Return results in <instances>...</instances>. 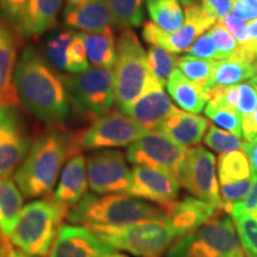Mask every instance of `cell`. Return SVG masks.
Masks as SVG:
<instances>
[{"mask_svg": "<svg viewBox=\"0 0 257 257\" xmlns=\"http://www.w3.org/2000/svg\"><path fill=\"white\" fill-rule=\"evenodd\" d=\"M14 82L21 101L47 124H61L70 114V94L64 79L56 75L32 47L17 62Z\"/></svg>", "mask_w": 257, "mask_h": 257, "instance_id": "cell-1", "label": "cell"}, {"mask_svg": "<svg viewBox=\"0 0 257 257\" xmlns=\"http://www.w3.org/2000/svg\"><path fill=\"white\" fill-rule=\"evenodd\" d=\"M78 153L73 138L55 128L47 131L36 142L14 174L25 198L47 197L59 181L63 163Z\"/></svg>", "mask_w": 257, "mask_h": 257, "instance_id": "cell-2", "label": "cell"}, {"mask_svg": "<svg viewBox=\"0 0 257 257\" xmlns=\"http://www.w3.org/2000/svg\"><path fill=\"white\" fill-rule=\"evenodd\" d=\"M165 208L130 194H86L69 208L67 219L82 226H123L147 219H165Z\"/></svg>", "mask_w": 257, "mask_h": 257, "instance_id": "cell-3", "label": "cell"}, {"mask_svg": "<svg viewBox=\"0 0 257 257\" xmlns=\"http://www.w3.org/2000/svg\"><path fill=\"white\" fill-rule=\"evenodd\" d=\"M67 213L68 210L53 199L29 202L22 210L10 242L27 255L47 256Z\"/></svg>", "mask_w": 257, "mask_h": 257, "instance_id": "cell-4", "label": "cell"}, {"mask_svg": "<svg viewBox=\"0 0 257 257\" xmlns=\"http://www.w3.org/2000/svg\"><path fill=\"white\" fill-rule=\"evenodd\" d=\"M88 229L113 250L141 257H160L176 238L165 219L141 220L123 226H88Z\"/></svg>", "mask_w": 257, "mask_h": 257, "instance_id": "cell-5", "label": "cell"}, {"mask_svg": "<svg viewBox=\"0 0 257 257\" xmlns=\"http://www.w3.org/2000/svg\"><path fill=\"white\" fill-rule=\"evenodd\" d=\"M166 257H246L232 218L213 216L197 230L180 237Z\"/></svg>", "mask_w": 257, "mask_h": 257, "instance_id": "cell-6", "label": "cell"}, {"mask_svg": "<svg viewBox=\"0 0 257 257\" xmlns=\"http://www.w3.org/2000/svg\"><path fill=\"white\" fill-rule=\"evenodd\" d=\"M113 74L115 102L123 111L142 94L150 76L146 50L130 29L121 32L117 41Z\"/></svg>", "mask_w": 257, "mask_h": 257, "instance_id": "cell-7", "label": "cell"}, {"mask_svg": "<svg viewBox=\"0 0 257 257\" xmlns=\"http://www.w3.org/2000/svg\"><path fill=\"white\" fill-rule=\"evenodd\" d=\"M149 131L124 112L112 111L99 115L91 126L73 141L76 152L108 149L128 147Z\"/></svg>", "mask_w": 257, "mask_h": 257, "instance_id": "cell-8", "label": "cell"}, {"mask_svg": "<svg viewBox=\"0 0 257 257\" xmlns=\"http://www.w3.org/2000/svg\"><path fill=\"white\" fill-rule=\"evenodd\" d=\"M69 94L83 111L99 115L107 113L115 101L113 68L92 66L85 72L64 76Z\"/></svg>", "mask_w": 257, "mask_h": 257, "instance_id": "cell-9", "label": "cell"}, {"mask_svg": "<svg viewBox=\"0 0 257 257\" xmlns=\"http://www.w3.org/2000/svg\"><path fill=\"white\" fill-rule=\"evenodd\" d=\"M217 22V18L201 3H194L185 6V23L178 31L167 32L153 22H147L143 25L142 36L152 46L162 47L178 54L187 50L193 42Z\"/></svg>", "mask_w": 257, "mask_h": 257, "instance_id": "cell-10", "label": "cell"}, {"mask_svg": "<svg viewBox=\"0 0 257 257\" xmlns=\"http://www.w3.org/2000/svg\"><path fill=\"white\" fill-rule=\"evenodd\" d=\"M186 153L187 148L173 142L159 130H150L127 147L126 160L134 166L163 170L179 180Z\"/></svg>", "mask_w": 257, "mask_h": 257, "instance_id": "cell-11", "label": "cell"}, {"mask_svg": "<svg viewBox=\"0 0 257 257\" xmlns=\"http://www.w3.org/2000/svg\"><path fill=\"white\" fill-rule=\"evenodd\" d=\"M88 186L95 194H128L133 170L119 150L101 149L86 161Z\"/></svg>", "mask_w": 257, "mask_h": 257, "instance_id": "cell-12", "label": "cell"}, {"mask_svg": "<svg viewBox=\"0 0 257 257\" xmlns=\"http://www.w3.org/2000/svg\"><path fill=\"white\" fill-rule=\"evenodd\" d=\"M179 182L195 198L223 206L218 186L216 157L202 147L188 148L180 169Z\"/></svg>", "mask_w": 257, "mask_h": 257, "instance_id": "cell-13", "label": "cell"}, {"mask_svg": "<svg viewBox=\"0 0 257 257\" xmlns=\"http://www.w3.org/2000/svg\"><path fill=\"white\" fill-rule=\"evenodd\" d=\"M30 149V138L16 107H0V178H11Z\"/></svg>", "mask_w": 257, "mask_h": 257, "instance_id": "cell-14", "label": "cell"}, {"mask_svg": "<svg viewBox=\"0 0 257 257\" xmlns=\"http://www.w3.org/2000/svg\"><path fill=\"white\" fill-rule=\"evenodd\" d=\"M179 108L165 92V85L150 74L146 88L133 104L123 111L148 130H157Z\"/></svg>", "mask_w": 257, "mask_h": 257, "instance_id": "cell-15", "label": "cell"}, {"mask_svg": "<svg viewBox=\"0 0 257 257\" xmlns=\"http://www.w3.org/2000/svg\"><path fill=\"white\" fill-rule=\"evenodd\" d=\"M180 182L175 176L144 166H135L128 194L143 200L154 201L162 208L168 207L178 198Z\"/></svg>", "mask_w": 257, "mask_h": 257, "instance_id": "cell-16", "label": "cell"}, {"mask_svg": "<svg viewBox=\"0 0 257 257\" xmlns=\"http://www.w3.org/2000/svg\"><path fill=\"white\" fill-rule=\"evenodd\" d=\"M114 250L95 236L88 227L61 224L49 257H108Z\"/></svg>", "mask_w": 257, "mask_h": 257, "instance_id": "cell-17", "label": "cell"}, {"mask_svg": "<svg viewBox=\"0 0 257 257\" xmlns=\"http://www.w3.org/2000/svg\"><path fill=\"white\" fill-rule=\"evenodd\" d=\"M218 208L220 207L198 198H185L165 208V220L176 237H182L216 216Z\"/></svg>", "mask_w": 257, "mask_h": 257, "instance_id": "cell-18", "label": "cell"}, {"mask_svg": "<svg viewBox=\"0 0 257 257\" xmlns=\"http://www.w3.org/2000/svg\"><path fill=\"white\" fill-rule=\"evenodd\" d=\"M88 187L86 160L81 154L75 153L67 160L61 170L57 187L51 199L69 211L85 198Z\"/></svg>", "mask_w": 257, "mask_h": 257, "instance_id": "cell-19", "label": "cell"}, {"mask_svg": "<svg viewBox=\"0 0 257 257\" xmlns=\"http://www.w3.org/2000/svg\"><path fill=\"white\" fill-rule=\"evenodd\" d=\"M63 17L69 28L82 32H100L113 25L105 0H68Z\"/></svg>", "mask_w": 257, "mask_h": 257, "instance_id": "cell-20", "label": "cell"}, {"mask_svg": "<svg viewBox=\"0 0 257 257\" xmlns=\"http://www.w3.org/2000/svg\"><path fill=\"white\" fill-rule=\"evenodd\" d=\"M16 50L14 32L0 18V107H16L22 102L14 82Z\"/></svg>", "mask_w": 257, "mask_h": 257, "instance_id": "cell-21", "label": "cell"}, {"mask_svg": "<svg viewBox=\"0 0 257 257\" xmlns=\"http://www.w3.org/2000/svg\"><path fill=\"white\" fill-rule=\"evenodd\" d=\"M210 123L206 118L178 110L169 115L157 130L173 142L188 149L200 143Z\"/></svg>", "mask_w": 257, "mask_h": 257, "instance_id": "cell-22", "label": "cell"}, {"mask_svg": "<svg viewBox=\"0 0 257 257\" xmlns=\"http://www.w3.org/2000/svg\"><path fill=\"white\" fill-rule=\"evenodd\" d=\"M166 87L175 104L189 113L198 114L210 100V94L206 89L188 79L179 68H175L170 74Z\"/></svg>", "mask_w": 257, "mask_h": 257, "instance_id": "cell-23", "label": "cell"}, {"mask_svg": "<svg viewBox=\"0 0 257 257\" xmlns=\"http://www.w3.org/2000/svg\"><path fill=\"white\" fill-rule=\"evenodd\" d=\"M62 8V0H30L19 35L23 37L40 36L55 24Z\"/></svg>", "mask_w": 257, "mask_h": 257, "instance_id": "cell-24", "label": "cell"}, {"mask_svg": "<svg viewBox=\"0 0 257 257\" xmlns=\"http://www.w3.org/2000/svg\"><path fill=\"white\" fill-rule=\"evenodd\" d=\"M257 70V64L248 59L233 56L230 59L216 61L212 78L207 85V92L219 86H233L252 79Z\"/></svg>", "mask_w": 257, "mask_h": 257, "instance_id": "cell-25", "label": "cell"}, {"mask_svg": "<svg viewBox=\"0 0 257 257\" xmlns=\"http://www.w3.org/2000/svg\"><path fill=\"white\" fill-rule=\"evenodd\" d=\"M23 193L10 178H0V230L10 239L23 210Z\"/></svg>", "mask_w": 257, "mask_h": 257, "instance_id": "cell-26", "label": "cell"}, {"mask_svg": "<svg viewBox=\"0 0 257 257\" xmlns=\"http://www.w3.org/2000/svg\"><path fill=\"white\" fill-rule=\"evenodd\" d=\"M85 42L88 61L93 66L113 68L117 59V42L112 28L100 32H80Z\"/></svg>", "mask_w": 257, "mask_h": 257, "instance_id": "cell-27", "label": "cell"}, {"mask_svg": "<svg viewBox=\"0 0 257 257\" xmlns=\"http://www.w3.org/2000/svg\"><path fill=\"white\" fill-rule=\"evenodd\" d=\"M153 23L167 32H175L185 23V11L180 0H146Z\"/></svg>", "mask_w": 257, "mask_h": 257, "instance_id": "cell-28", "label": "cell"}, {"mask_svg": "<svg viewBox=\"0 0 257 257\" xmlns=\"http://www.w3.org/2000/svg\"><path fill=\"white\" fill-rule=\"evenodd\" d=\"M218 174L220 184L251 178L249 157L244 150L220 154L218 157Z\"/></svg>", "mask_w": 257, "mask_h": 257, "instance_id": "cell-29", "label": "cell"}, {"mask_svg": "<svg viewBox=\"0 0 257 257\" xmlns=\"http://www.w3.org/2000/svg\"><path fill=\"white\" fill-rule=\"evenodd\" d=\"M113 21V27L125 29L140 27L144 19L146 0H105Z\"/></svg>", "mask_w": 257, "mask_h": 257, "instance_id": "cell-30", "label": "cell"}, {"mask_svg": "<svg viewBox=\"0 0 257 257\" xmlns=\"http://www.w3.org/2000/svg\"><path fill=\"white\" fill-rule=\"evenodd\" d=\"M178 56L162 47L152 46L147 51V63L149 73L166 86L175 66H178Z\"/></svg>", "mask_w": 257, "mask_h": 257, "instance_id": "cell-31", "label": "cell"}, {"mask_svg": "<svg viewBox=\"0 0 257 257\" xmlns=\"http://www.w3.org/2000/svg\"><path fill=\"white\" fill-rule=\"evenodd\" d=\"M214 66H216V61L198 59V57L189 55L182 56L181 59L178 60V68L188 79L199 83L205 89H206L208 82L212 78Z\"/></svg>", "mask_w": 257, "mask_h": 257, "instance_id": "cell-32", "label": "cell"}, {"mask_svg": "<svg viewBox=\"0 0 257 257\" xmlns=\"http://www.w3.org/2000/svg\"><path fill=\"white\" fill-rule=\"evenodd\" d=\"M204 143L214 152L227 154L236 150H243L245 141L230 131L211 125L204 136Z\"/></svg>", "mask_w": 257, "mask_h": 257, "instance_id": "cell-33", "label": "cell"}, {"mask_svg": "<svg viewBox=\"0 0 257 257\" xmlns=\"http://www.w3.org/2000/svg\"><path fill=\"white\" fill-rule=\"evenodd\" d=\"M246 257H257V217L252 214L231 216Z\"/></svg>", "mask_w": 257, "mask_h": 257, "instance_id": "cell-34", "label": "cell"}, {"mask_svg": "<svg viewBox=\"0 0 257 257\" xmlns=\"http://www.w3.org/2000/svg\"><path fill=\"white\" fill-rule=\"evenodd\" d=\"M205 114L218 126L242 137V117L237 110L230 107H220V106L207 102V105L205 106Z\"/></svg>", "mask_w": 257, "mask_h": 257, "instance_id": "cell-35", "label": "cell"}, {"mask_svg": "<svg viewBox=\"0 0 257 257\" xmlns=\"http://www.w3.org/2000/svg\"><path fill=\"white\" fill-rule=\"evenodd\" d=\"M208 32L213 38L217 49L223 56V59H230L233 56H243V50L238 42L234 40L231 32L225 27L223 21H218Z\"/></svg>", "mask_w": 257, "mask_h": 257, "instance_id": "cell-36", "label": "cell"}, {"mask_svg": "<svg viewBox=\"0 0 257 257\" xmlns=\"http://www.w3.org/2000/svg\"><path fill=\"white\" fill-rule=\"evenodd\" d=\"M75 36L72 30L61 31L53 36L47 44V57L49 62L57 69L66 70L67 48Z\"/></svg>", "mask_w": 257, "mask_h": 257, "instance_id": "cell-37", "label": "cell"}, {"mask_svg": "<svg viewBox=\"0 0 257 257\" xmlns=\"http://www.w3.org/2000/svg\"><path fill=\"white\" fill-rule=\"evenodd\" d=\"M89 68V61L86 51L85 42L81 34L75 32V36L67 48L66 54V72L79 74Z\"/></svg>", "mask_w": 257, "mask_h": 257, "instance_id": "cell-38", "label": "cell"}, {"mask_svg": "<svg viewBox=\"0 0 257 257\" xmlns=\"http://www.w3.org/2000/svg\"><path fill=\"white\" fill-rule=\"evenodd\" d=\"M253 182L255 180L251 176V178L239 180V181L220 184V198L223 202L221 207L243 201L251 191Z\"/></svg>", "mask_w": 257, "mask_h": 257, "instance_id": "cell-39", "label": "cell"}, {"mask_svg": "<svg viewBox=\"0 0 257 257\" xmlns=\"http://www.w3.org/2000/svg\"><path fill=\"white\" fill-rule=\"evenodd\" d=\"M30 0H0V12L8 23L19 31L23 24Z\"/></svg>", "mask_w": 257, "mask_h": 257, "instance_id": "cell-40", "label": "cell"}, {"mask_svg": "<svg viewBox=\"0 0 257 257\" xmlns=\"http://www.w3.org/2000/svg\"><path fill=\"white\" fill-rule=\"evenodd\" d=\"M186 51H187V55L198 57V59L213 61L224 60L221 54L219 53V50L217 49L213 38H212L211 34L208 31L202 34L200 37H198Z\"/></svg>", "mask_w": 257, "mask_h": 257, "instance_id": "cell-41", "label": "cell"}, {"mask_svg": "<svg viewBox=\"0 0 257 257\" xmlns=\"http://www.w3.org/2000/svg\"><path fill=\"white\" fill-rule=\"evenodd\" d=\"M223 23L225 27H226L227 30L231 32V35L234 37V40L238 42L239 47L242 48L244 51L253 55L251 49H250V46H251V38H250L249 35L248 23H245V22L239 19L238 17H236V16H233L232 14L226 16V17L224 18Z\"/></svg>", "mask_w": 257, "mask_h": 257, "instance_id": "cell-42", "label": "cell"}, {"mask_svg": "<svg viewBox=\"0 0 257 257\" xmlns=\"http://www.w3.org/2000/svg\"><path fill=\"white\" fill-rule=\"evenodd\" d=\"M238 105L237 111L243 119L250 117L257 106V89L252 81L242 82L238 85Z\"/></svg>", "mask_w": 257, "mask_h": 257, "instance_id": "cell-43", "label": "cell"}, {"mask_svg": "<svg viewBox=\"0 0 257 257\" xmlns=\"http://www.w3.org/2000/svg\"><path fill=\"white\" fill-rule=\"evenodd\" d=\"M230 216L233 214H252V216H257V180L253 182V186L250 191L249 195L244 199L243 201L237 202V204L229 205V206L221 207Z\"/></svg>", "mask_w": 257, "mask_h": 257, "instance_id": "cell-44", "label": "cell"}, {"mask_svg": "<svg viewBox=\"0 0 257 257\" xmlns=\"http://www.w3.org/2000/svg\"><path fill=\"white\" fill-rule=\"evenodd\" d=\"M232 15L244 22L257 18V0H232Z\"/></svg>", "mask_w": 257, "mask_h": 257, "instance_id": "cell-45", "label": "cell"}, {"mask_svg": "<svg viewBox=\"0 0 257 257\" xmlns=\"http://www.w3.org/2000/svg\"><path fill=\"white\" fill-rule=\"evenodd\" d=\"M256 85V83H255ZM257 89V85H256ZM257 136V106L252 114L242 120V137L245 142H250Z\"/></svg>", "mask_w": 257, "mask_h": 257, "instance_id": "cell-46", "label": "cell"}, {"mask_svg": "<svg viewBox=\"0 0 257 257\" xmlns=\"http://www.w3.org/2000/svg\"><path fill=\"white\" fill-rule=\"evenodd\" d=\"M243 150L249 157L252 178L253 180H257V136L250 142H245Z\"/></svg>", "mask_w": 257, "mask_h": 257, "instance_id": "cell-47", "label": "cell"}, {"mask_svg": "<svg viewBox=\"0 0 257 257\" xmlns=\"http://www.w3.org/2000/svg\"><path fill=\"white\" fill-rule=\"evenodd\" d=\"M11 250V242H10L9 238H6L4 233L0 230V257H6Z\"/></svg>", "mask_w": 257, "mask_h": 257, "instance_id": "cell-48", "label": "cell"}, {"mask_svg": "<svg viewBox=\"0 0 257 257\" xmlns=\"http://www.w3.org/2000/svg\"><path fill=\"white\" fill-rule=\"evenodd\" d=\"M6 257H36V256L27 255V253L21 251V250H14V249H12L11 251L8 253V256H6Z\"/></svg>", "mask_w": 257, "mask_h": 257, "instance_id": "cell-49", "label": "cell"}, {"mask_svg": "<svg viewBox=\"0 0 257 257\" xmlns=\"http://www.w3.org/2000/svg\"><path fill=\"white\" fill-rule=\"evenodd\" d=\"M250 49L253 53V55L256 56V60H257V42H252L251 41V46H250Z\"/></svg>", "mask_w": 257, "mask_h": 257, "instance_id": "cell-50", "label": "cell"}, {"mask_svg": "<svg viewBox=\"0 0 257 257\" xmlns=\"http://www.w3.org/2000/svg\"><path fill=\"white\" fill-rule=\"evenodd\" d=\"M180 2L184 4V6L189 5V4H194V3H200L199 0H180Z\"/></svg>", "mask_w": 257, "mask_h": 257, "instance_id": "cell-51", "label": "cell"}, {"mask_svg": "<svg viewBox=\"0 0 257 257\" xmlns=\"http://www.w3.org/2000/svg\"><path fill=\"white\" fill-rule=\"evenodd\" d=\"M108 257H130L127 255H124V253H118V252H112Z\"/></svg>", "mask_w": 257, "mask_h": 257, "instance_id": "cell-52", "label": "cell"}, {"mask_svg": "<svg viewBox=\"0 0 257 257\" xmlns=\"http://www.w3.org/2000/svg\"><path fill=\"white\" fill-rule=\"evenodd\" d=\"M251 81H252L253 83H256V85H257V70H256V74H255V76H253V78L251 79Z\"/></svg>", "mask_w": 257, "mask_h": 257, "instance_id": "cell-53", "label": "cell"}, {"mask_svg": "<svg viewBox=\"0 0 257 257\" xmlns=\"http://www.w3.org/2000/svg\"><path fill=\"white\" fill-rule=\"evenodd\" d=\"M199 2H200V0H199Z\"/></svg>", "mask_w": 257, "mask_h": 257, "instance_id": "cell-54", "label": "cell"}, {"mask_svg": "<svg viewBox=\"0 0 257 257\" xmlns=\"http://www.w3.org/2000/svg\"><path fill=\"white\" fill-rule=\"evenodd\" d=\"M256 217H257V216H256Z\"/></svg>", "mask_w": 257, "mask_h": 257, "instance_id": "cell-55", "label": "cell"}]
</instances>
